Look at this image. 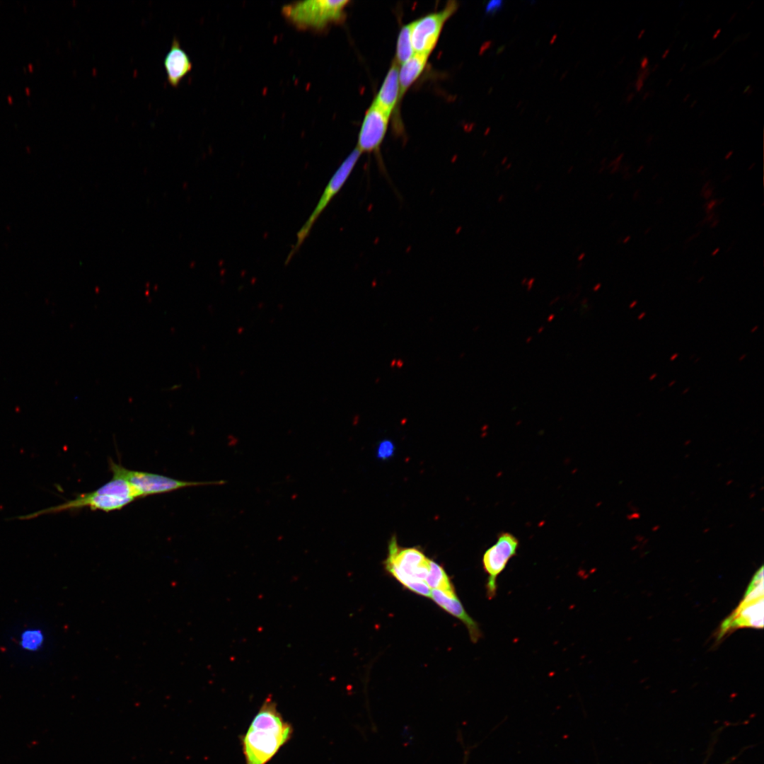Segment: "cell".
Listing matches in <instances>:
<instances>
[{
  "label": "cell",
  "instance_id": "obj_35",
  "mask_svg": "<svg viewBox=\"0 0 764 764\" xmlns=\"http://www.w3.org/2000/svg\"><path fill=\"white\" fill-rule=\"evenodd\" d=\"M689 96H690V94H687V95L685 96V98H683V101H686V100H687L688 99V98H689Z\"/></svg>",
  "mask_w": 764,
  "mask_h": 764
},
{
  "label": "cell",
  "instance_id": "obj_33",
  "mask_svg": "<svg viewBox=\"0 0 764 764\" xmlns=\"http://www.w3.org/2000/svg\"><path fill=\"white\" fill-rule=\"evenodd\" d=\"M649 94V92H647L646 94H644V96L643 97V100L646 99L648 97Z\"/></svg>",
  "mask_w": 764,
  "mask_h": 764
},
{
  "label": "cell",
  "instance_id": "obj_19",
  "mask_svg": "<svg viewBox=\"0 0 764 764\" xmlns=\"http://www.w3.org/2000/svg\"><path fill=\"white\" fill-rule=\"evenodd\" d=\"M644 80H642V79H641L639 78H637V79L636 81V83H635V88H636L637 91H641V89L644 86Z\"/></svg>",
  "mask_w": 764,
  "mask_h": 764
},
{
  "label": "cell",
  "instance_id": "obj_24",
  "mask_svg": "<svg viewBox=\"0 0 764 764\" xmlns=\"http://www.w3.org/2000/svg\"><path fill=\"white\" fill-rule=\"evenodd\" d=\"M504 199H505V195H504V194H501V195H499V196L498 197V199H497V202H498L499 203H502V202H503V201L504 200Z\"/></svg>",
  "mask_w": 764,
  "mask_h": 764
},
{
  "label": "cell",
  "instance_id": "obj_14",
  "mask_svg": "<svg viewBox=\"0 0 764 764\" xmlns=\"http://www.w3.org/2000/svg\"><path fill=\"white\" fill-rule=\"evenodd\" d=\"M429 55L416 54L399 68L400 102L402 98L424 71Z\"/></svg>",
  "mask_w": 764,
  "mask_h": 764
},
{
  "label": "cell",
  "instance_id": "obj_16",
  "mask_svg": "<svg viewBox=\"0 0 764 764\" xmlns=\"http://www.w3.org/2000/svg\"><path fill=\"white\" fill-rule=\"evenodd\" d=\"M415 54L410 35V23L403 25L398 34L396 42L395 61L400 66Z\"/></svg>",
  "mask_w": 764,
  "mask_h": 764
},
{
  "label": "cell",
  "instance_id": "obj_34",
  "mask_svg": "<svg viewBox=\"0 0 764 764\" xmlns=\"http://www.w3.org/2000/svg\"><path fill=\"white\" fill-rule=\"evenodd\" d=\"M511 167V163H510L506 166L505 169L509 170Z\"/></svg>",
  "mask_w": 764,
  "mask_h": 764
},
{
  "label": "cell",
  "instance_id": "obj_46",
  "mask_svg": "<svg viewBox=\"0 0 764 764\" xmlns=\"http://www.w3.org/2000/svg\"><path fill=\"white\" fill-rule=\"evenodd\" d=\"M674 383H675V381H672V382H671V383H670V385H669V386H672V385H673V384Z\"/></svg>",
  "mask_w": 764,
  "mask_h": 764
},
{
  "label": "cell",
  "instance_id": "obj_17",
  "mask_svg": "<svg viewBox=\"0 0 764 764\" xmlns=\"http://www.w3.org/2000/svg\"><path fill=\"white\" fill-rule=\"evenodd\" d=\"M395 447L392 441L384 440L379 443L377 448V456L381 459L391 457L394 453Z\"/></svg>",
  "mask_w": 764,
  "mask_h": 764
},
{
  "label": "cell",
  "instance_id": "obj_25",
  "mask_svg": "<svg viewBox=\"0 0 764 764\" xmlns=\"http://www.w3.org/2000/svg\"><path fill=\"white\" fill-rule=\"evenodd\" d=\"M585 255H586L585 253H581L577 257V260L579 261V262L582 261L584 260V258L585 257Z\"/></svg>",
  "mask_w": 764,
  "mask_h": 764
},
{
  "label": "cell",
  "instance_id": "obj_32",
  "mask_svg": "<svg viewBox=\"0 0 764 764\" xmlns=\"http://www.w3.org/2000/svg\"><path fill=\"white\" fill-rule=\"evenodd\" d=\"M507 157H504V158H503V159H502V162H501L502 165H504V164H505V163H506V162H507Z\"/></svg>",
  "mask_w": 764,
  "mask_h": 764
},
{
  "label": "cell",
  "instance_id": "obj_1",
  "mask_svg": "<svg viewBox=\"0 0 764 764\" xmlns=\"http://www.w3.org/2000/svg\"><path fill=\"white\" fill-rule=\"evenodd\" d=\"M136 499L137 497L130 485L123 478L112 475L110 480L93 492L79 494L75 499L19 519H30L44 514L74 511L83 507L109 512L120 510Z\"/></svg>",
  "mask_w": 764,
  "mask_h": 764
},
{
  "label": "cell",
  "instance_id": "obj_39",
  "mask_svg": "<svg viewBox=\"0 0 764 764\" xmlns=\"http://www.w3.org/2000/svg\"><path fill=\"white\" fill-rule=\"evenodd\" d=\"M572 169H573V167H572V166H571V167H570V168H569V170H568V171H567V173H571V172L572 171Z\"/></svg>",
  "mask_w": 764,
  "mask_h": 764
},
{
  "label": "cell",
  "instance_id": "obj_36",
  "mask_svg": "<svg viewBox=\"0 0 764 764\" xmlns=\"http://www.w3.org/2000/svg\"><path fill=\"white\" fill-rule=\"evenodd\" d=\"M636 303H637V301H634V302H633V303H632V304H631V305L630 306V308H632V307H634V306H635V304H636Z\"/></svg>",
  "mask_w": 764,
  "mask_h": 764
},
{
  "label": "cell",
  "instance_id": "obj_18",
  "mask_svg": "<svg viewBox=\"0 0 764 764\" xmlns=\"http://www.w3.org/2000/svg\"><path fill=\"white\" fill-rule=\"evenodd\" d=\"M504 2L500 0L490 1L486 6L485 12L489 15H494L502 9Z\"/></svg>",
  "mask_w": 764,
  "mask_h": 764
},
{
  "label": "cell",
  "instance_id": "obj_30",
  "mask_svg": "<svg viewBox=\"0 0 764 764\" xmlns=\"http://www.w3.org/2000/svg\"><path fill=\"white\" fill-rule=\"evenodd\" d=\"M527 281H528L527 278H526V277H525V278H523V279H522V281H521V284H522V285L526 284V282H527Z\"/></svg>",
  "mask_w": 764,
  "mask_h": 764
},
{
  "label": "cell",
  "instance_id": "obj_4",
  "mask_svg": "<svg viewBox=\"0 0 764 764\" xmlns=\"http://www.w3.org/2000/svg\"><path fill=\"white\" fill-rule=\"evenodd\" d=\"M110 469L113 476L125 480L133 489L137 498L170 492L182 488L209 485H223L225 480L192 482L173 479L165 475L143 471L132 470L111 461Z\"/></svg>",
  "mask_w": 764,
  "mask_h": 764
},
{
  "label": "cell",
  "instance_id": "obj_44",
  "mask_svg": "<svg viewBox=\"0 0 764 764\" xmlns=\"http://www.w3.org/2000/svg\"><path fill=\"white\" fill-rule=\"evenodd\" d=\"M656 376V374H654V375H653L652 376H651V377H650V380H652V378H653L654 377H655Z\"/></svg>",
  "mask_w": 764,
  "mask_h": 764
},
{
  "label": "cell",
  "instance_id": "obj_11",
  "mask_svg": "<svg viewBox=\"0 0 764 764\" xmlns=\"http://www.w3.org/2000/svg\"><path fill=\"white\" fill-rule=\"evenodd\" d=\"M430 598L441 608L458 618L466 626L470 639L476 643L482 637L478 624L467 613L458 597H450L438 589H432Z\"/></svg>",
  "mask_w": 764,
  "mask_h": 764
},
{
  "label": "cell",
  "instance_id": "obj_31",
  "mask_svg": "<svg viewBox=\"0 0 764 764\" xmlns=\"http://www.w3.org/2000/svg\"><path fill=\"white\" fill-rule=\"evenodd\" d=\"M732 153H733V151H729V153H728V154H727L726 155V156H725V158H726V159L729 158V156H731L732 155Z\"/></svg>",
  "mask_w": 764,
  "mask_h": 764
},
{
  "label": "cell",
  "instance_id": "obj_10",
  "mask_svg": "<svg viewBox=\"0 0 764 764\" xmlns=\"http://www.w3.org/2000/svg\"><path fill=\"white\" fill-rule=\"evenodd\" d=\"M390 115L374 102L367 109L358 134L356 149L360 154H379L385 138Z\"/></svg>",
  "mask_w": 764,
  "mask_h": 764
},
{
  "label": "cell",
  "instance_id": "obj_43",
  "mask_svg": "<svg viewBox=\"0 0 764 764\" xmlns=\"http://www.w3.org/2000/svg\"><path fill=\"white\" fill-rule=\"evenodd\" d=\"M582 265H583V263H581V262L579 263V265H577V266H578L577 268L579 269Z\"/></svg>",
  "mask_w": 764,
  "mask_h": 764
},
{
  "label": "cell",
  "instance_id": "obj_41",
  "mask_svg": "<svg viewBox=\"0 0 764 764\" xmlns=\"http://www.w3.org/2000/svg\"><path fill=\"white\" fill-rule=\"evenodd\" d=\"M644 315H645V313H642V314H641V315H640V316H639L638 317V318H639V319H641V318H642V317H643V316H644Z\"/></svg>",
  "mask_w": 764,
  "mask_h": 764
},
{
  "label": "cell",
  "instance_id": "obj_21",
  "mask_svg": "<svg viewBox=\"0 0 764 764\" xmlns=\"http://www.w3.org/2000/svg\"><path fill=\"white\" fill-rule=\"evenodd\" d=\"M648 64H649V59H648L647 57L645 56L641 60L640 68L642 69H643V70L647 68Z\"/></svg>",
  "mask_w": 764,
  "mask_h": 764
},
{
  "label": "cell",
  "instance_id": "obj_13",
  "mask_svg": "<svg viewBox=\"0 0 764 764\" xmlns=\"http://www.w3.org/2000/svg\"><path fill=\"white\" fill-rule=\"evenodd\" d=\"M399 65L394 60L373 102L390 116L400 103Z\"/></svg>",
  "mask_w": 764,
  "mask_h": 764
},
{
  "label": "cell",
  "instance_id": "obj_12",
  "mask_svg": "<svg viewBox=\"0 0 764 764\" xmlns=\"http://www.w3.org/2000/svg\"><path fill=\"white\" fill-rule=\"evenodd\" d=\"M167 79L170 86L177 87L192 69L187 54L182 49L178 40L174 37L164 61Z\"/></svg>",
  "mask_w": 764,
  "mask_h": 764
},
{
  "label": "cell",
  "instance_id": "obj_23",
  "mask_svg": "<svg viewBox=\"0 0 764 764\" xmlns=\"http://www.w3.org/2000/svg\"><path fill=\"white\" fill-rule=\"evenodd\" d=\"M721 31H722V29H721V28H719L718 30H716V31L714 32V33L713 34V35H712V38H713V39H715V38H717V37H718V36L719 35V34H720Z\"/></svg>",
  "mask_w": 764,
  "mask_h": 764
},
{
  "label": "cell",
  "instance_id": "obj_28",
  "mask_svg": "<svg viewBox=\"0 0 764 764\" xmlns=\"http://www.w3.org/2000/svg\"><path fill=\"white\" fill-rule=\"evenodd\" d=\"M644 33H645L644 29L641 30V31L639 33V34L637 35V38L641 39L643 35L644 34Z\"/></svg>",
  "mask_w": 764,
  "mask_h": 764
},
{
  "label": "cell",
  "instance_id": "obj_2",
  "mask_svg": "<svg viewBox=\"0 0 764 764\" xmlns=\"http://www.w3.org/2000/svg\"><path fill=\"white\" fill-rule=\"evenodd\" d=\"M430 559L415 548H400L395 537L388 545V557L385 560L386 569L407 589L424 596L430 597L431 589L425 582L429 568Z\"/></svg>",
  "mask_w": 764,
  "mask_h": 764
},
{
  "label": "cell",
  "instance_id": "obj_6",
  "mask_svg": "<svg viewBox=\"0 0 764 764\" xmlns=\"http://www.w3.org/2000/svg\"><path fill=\"white\" fill-rule=\"evenodd\" d=\"M763 567L755 574L746 593L736 610L722 623L719 635L731 629L763 625Z\"/></svg>",
  "mask_w": 764,
  "mask_h": 764
},
{
  "label": "cell",
  "instance_id": "obj_40",
  "mask_svg": "<svg viewBox=\"0 0 764 764\" xmlns=\"http://www.w3.org/2000/svg\"><path fill=\"white\" fill-rule=\"evenodd\" d=\"M658 66H659V64H656V65H655V66H654V69H652V71H654L656 70V69H657V67H658Z\"/></svg>",
  "mask_w": 764,
  "mask_h": 764
},
{
  "label": "cell",
  "instance_id": "obj_7",
  "mask_svg": "<svg viewBox=\"0 0 764 764\" xmlns=\"http://www.w3.org/2000/svg\"><path fill=\"white\" fill-rule=\"evenodd\" d=\"M361 156L360 152L355 148L343 161L333 174L326 185L320 199L314 210L306 220L305 224L296 234V242L289 253L286 262L287 263L292 256L299 250L304 240L309 234L313 225L318 219L320 214L328 206L332 199L340 192L347 182L350 174L353 171Z\"/></svg>",
  "mask_w": 764,
  "mask_h": 764
},
{
  "label": "cell",
  "instance_id": "obj_37",
  "mask_svg": "<svg viewBox=\"0 0 764 764\" xmlns=\"http://www.w3.org/2000/svg\"><path fill=\"white\" fill-rule=\"evenodd\" d=\"M750 87H751L750 86H747V87H746V88H745V90H744L743 93H745L748 92V89H749V88H750Z\"/></svg>",
  "mask_w": 764,
  "mask_h": 764
},
{
  "label": "cell",
  "instance_id": "obj_22",
  "mask_svg": "<svg viewBox=\"0 0 764 764\" xmlns=\"http://www.w3.org/2000/svg\"><path fill=\"white\" fill-rule=\"evenodd\" d=\"M534 282H535V278H533V277L528 279V283H526L527 284V290L528 291H530L532 289V286L533 285Z\"/></svg>",
  "mask_w": 764,
  "mask_h": 764
},
{
  "label": "cell",
  "instance_id": "obj_26",
  "mask_svg": "<svg viewBox=\"0 0 764 764\" xmlns=\"http://www.w3.org/2000/svg\"><path fill=\"white\" fill-rule=\"evenodd\" d=\"M634 96L635 94L633 93H630L627 98V102H630L633 99Z\"/></svg>",
  "mask_w": 764,
  "mask_h": 764
},
{
  "label": "cell",
  "instance_id": "obj_45",
  "mask_svg": "<svg viewBox=\"0 0 764 764\" xmlns=\"http://www.w3.org/2000/svg\"><path fill=\"white\" fill-rule=\"evenodd\" d=\"M696 103H697V101H696V100H694V101H693V104L691 105V107H693V105H695V104Z\"/></svg>",
  "mask_w": 764,
  "mask_h": 764
},
{
  "label": "cell",
  "instance_id": "obj_9",
  "mask_svg": "<svg viewBox=\"0 0 764 764\" xmlns=\"http://www.w3.org/2000/svg\"><path fill=\"white\" fill-rule=\"evenodd\" d=\"M519 545V540L513 534L504 532L499 535L497 542L485 552L482 564L487 574L486 594L489 600L495 597L497 579L504 570L509 560L516 555Z\"/></svg>",
  "mask_w": 764,
  "mask_h": 764
},
{
  "label": "cell",
  "instance_id": "obj_8",
  "mask_svg": "<svg viewBox=\"0 0 764 764\" xmlns=\"http://www.w3.org/2000/svg\"><path fill=\"white\" fill-rule=\"evenodd\" d=\"M456 1H448L439 11L425 15L410 23V35L415 53L429 55L436 47L445 23L458 8Z\"/></svg>",
  "mask_w": 764,
  "mask_h": 764
},
{
  "label": "cell",
  "instance_id": "obj_15",
  "mask_svg": "<svg viewBox=\"0 0 764 764\" xmlns=\"http://www.w3.org/2000/svg\"><path fill=\"white\" fill-rule=\"evenodd\" d=\"M425 582L433 589H438L450 597H457L453 585L444 568L431 560L430 568Z\"/></svg>",
  "mask_w": 764,
  "mask_h": 764
},
{
  "label": "cell",
  "instance_id": "obj_3",
  "mask_svg": "<svg viewBox=\"0 0 764 764\" xmlns=\"http://www.w3.org/2000/svg\"><path fill=\"white\" fill-rule=\"evenodd\" d=\"M347 0L298 1L283 7L284 16L300 28L323 29L345 18Z\"/></svg>",
  "mask_w": 764,
  "mask_h": 764
},
{
  "label": "cell",
  "instance_id": "obj_38",
  "mask_svg": "<svg viewBox=\"0 0 764 764\" xmlns=\"http://www.w3.org/2000/svg\"><path fill=\"white\" fill-rule=\"evenodd\" d=\"M677 356H678V354H675L674 355H673V356L671 357V360H673V359H675V358H676V357Z\"/></svg>",
  "mask_w": 764,
  "mask_h": 764
},
{
  "label": "cell",
  "instance_id": "obj_5",
  "mask_svg": "<svg viewBox=\"0 0 764 764\" xmlns=\"http://www.w3.org/2000/svg\"><path fill=\"white\" fill-rule=\"evenodd\" d=\"M291 726L284 729L249 727L243 739L246 764H266L290 739Z\"/></svg>",
  "mask_w": 764,
  "mask_h": 764
},
{
  "label": "cell",
  "instance_id": "obj_42",
  "mask_svg": "<svg viewBox=\"0 0 764 764\" xmlns=\"http://www.w3.org/2000/svg\"><path fill=\"white\" fill-rule=\"evenodd\" d=\"M540 187H541V185H538V186H536V190H535V191L536 192V191H537V190H539V189L540 188Z\"/></svg>",
  "mask_w": 764,
  "mask_h": 764
},
{
  "label": "cell",
  "instance_id": "obj_27",
  "mask_svg": "<svg viewBox=\"0 0 764 764\" xmlns=\"http://www.w3.org/2000/svg\"><path fill=\"white\" fill-rule=\"evenodd\" d=\"M668 53H669V49H666V50L664 51V53L662 54V55H661V58H662V59H665V58H666V57L668 56Z\"/></svg>",
  "mask_w": 764,
  "mask_h": 764
},
{
  "label": "cell",
  "instance_id": "obj_20",
  "mask_svg": "<svg viewBox=\"0 0 764 764\" xmlns=\"http://www.w3.org/2000/svg\"><path fill=\"white\" fill-rule=\"evenodd\" d=\"M649 70L648 68H646L645 69L643 70V71H642L639 74L638 78H639V79L644 81L647 79V77L649 76Z\"/></svg>",
  "mask_w": 764,
  "mask_h": 764
},
{
  "label": "cell",
  "instance_id": "obj_29",
  "mask_svg": "<svg viewBox=\"0 0 764 764\" xmlns=\"http://www.w3.org/2000/svg\"><path fill=\"white\" fill-rule=\"evenodd\" d=\"M600 287H601V284H596V286H595L594 287V289H594V291H597V290H598V289H599Z\"/></svg>",
  "mask_w": 764,
  "mask_h": 764
}]
</instances>
